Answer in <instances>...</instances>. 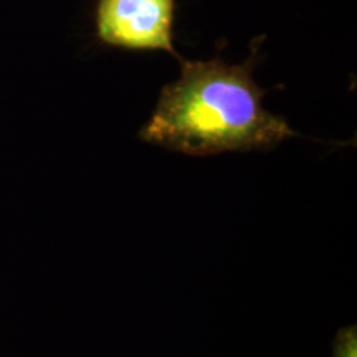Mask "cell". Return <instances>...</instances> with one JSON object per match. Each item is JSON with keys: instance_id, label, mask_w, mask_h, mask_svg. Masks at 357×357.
<instances>
[{"instance_id": "1", "label": "cell", "mask_w": 357, "mask_h": 357, "mask_svg": "<svg viewBox=\"0 0 357 357\" xmlns=\"http://www.w3.org/2000/svg\"><path fill=\"white\" fill-rule=\"evenodd\" d=\"M265 93L253 79V56L240 65L182 60L181 77L162 88L139 137L194 158L271 149L296 131L265 109Z\"/></svg>"}, {"instance_id": "2", "label": "cell", "mask_w": 357, "mask_h": 357, "mask_svg": "<svg viewBox=\"0 0 357 357\" xmlns=\"http://www.w3.org/2000/svg\"><path fill=\"white\" fill-rule=\"evenodd\" d=\"M176 0H98L96 35L109 47L162 50L182 61L172 42Z\"/></svg>"}, {"instance_id": "3", "label": "cell", "mask_w": 357, "mask_h": 357, "mask_svg": "<svg viewBox=\"0 0 357 357\" xmlns=\"http://www.w3.org/2000/svg\"><path fill=\"white\" fill-rule=\"evenodd\" d=\"M333 357H357V329L354 324L337 331L333 344Z\"/></svg>"}]
</instances>
